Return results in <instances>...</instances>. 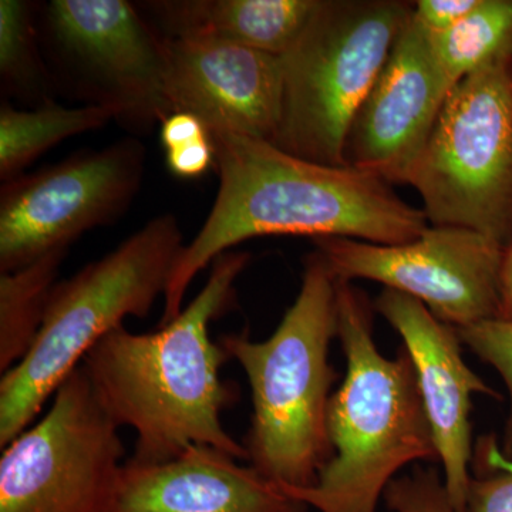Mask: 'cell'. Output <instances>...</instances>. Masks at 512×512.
Instances as JSON below:
<instances>
[{"mask_svg":"<svg viewBox=\"0 0 512 512\" xmlns=\"http://www.w3.org/2000/svg\"><path fill=\"white\" fill-rule=\"evenodd\" d=\"M210 137L220 187L204 225L175 261L160 326L183 311L195 276L248 239L303 235L400 245L429 228L424 211L376 175L303 160L256 138Z\"/></svg>","mask_w":512,"mask_h":512,"instance_id":"1","label":"cell"},{"mask_svg":"<svg viewBox=\"0 0 512 512\" xmlns=\"http://www.w3.org/2000/svg\"><path fill=\"white\" fill-rule=\"evenodd\" d=\"M249 261L248 252H225L177 318L143 335L121 325L84 356L80 366L103 409L117 426L136 430L128 463H167L195 444L248 460L247 448L222 424L238 392L221 379L229 356L212 342L210 325L231 306Z\"/></svg>","mask_w":512,"mask_h":512,"instance_id":"2","label":"cell"},{"mask_svg":"<svg viewBox=\"0 0 512 512\" xmlns=\"http://www.w3.org/2000/svg\"><path fill=\"white\" fill-rule=\"evenodd\" d=\"M336 306L348 367L329 403L335 456L313 487L282 488L320 512H376L403 467L439 456L409 353L402 348L389 359L379 352L369 301L350 282L338 279Z\"/></svg>","mask_w":512,"mask_h":512,"instance_id":"3","label":"cell"},{"mask_svg":"<svg viewBox=\"0 0 512 512\" xmlns=\"http://www.w3.org/2000/svg\"><path fill=\"white\" fill-rule=\"evenodd\" d=\"M336 298L338 279L316 252L306 259L298 298L271 338L254 342L231 333L217 340L251 386L248 460L281 487H313L335 456L328 412L336 380L329 363L330 342L338 336Z\"/></svg>","mask_w":512,"mask_h":512,"instance_id":"4","label":"cell"},{"mask_svg":"<svg viewBox=\"0 0 512 512\" xmlns=\"http://www.w3.org/2000/svg\"><path fill=\"white\" fill-rule=\"evenodd\" d=\"M183 241L175 215L163 214L72 278L57 282L35 343L0 380V447L32 426L97 342L128 316L146 318L164 298Z\"/></svg>","mask_w":512,"mask_h":512,"instance_id":"5","label":"cell"},{"mask_svg":"<svg viewBox=\"0 0 512 512\" xmlns=\"http://www.w3.org/2000/svg\"><path fill=\"white\" fill-rule=\"evenodd\" d=\"M413 9L414 2L402 0H319L281 56V116L271 144L303 160L345 167L353 117Z\"/></svg>","mask_w":512,"mask_h":512,"instance_id":"6","label":"cell"},{"mask_svg":"<svg viewBox=\"0 0 512 512\" xmlns=\"http://www.w3.org/2000/svg\"><path fill=\"white\" fill-rule=\"evenodd\" d=\"M403 184L419 192L433 227L512 244V59L484 67L448 93Z\"/></svg>","mask_w":512,"mask_h":512,"instance_id":"7","label":"cell"},{"mask_svg":"<svg viewBox=\"0 0 512 512\" xmlns=\"http://www.w3.org/2000/svg\"><path fill=\"white\" fill-rule=\"evenodd\" d=\"M83 367L2 448L0 512H119L123 441Z\"/></svg>","mask_w":512,"mask_h":512,"instance_id":"8","label":"cell"},{"mask_svg":"<svg viewBox=\"0 0 512 512\" xmlns=\"http://www.w3.org/2000/svg\"><path fill=\"white\" fill-rule=\"evenodd\" d=\"M46 53L86 106L147 133L171 116L165 99V37L126 0H53L43 15Z\"/></svg>","mask_w":512,"mask_h":512,"instance_id":"9","label":"cell"},{"mask_svg":"<svg viewBox=\"0 0 512 512\" xmlns=\"http://www.w3.org/2000/svg\"><path fill=\"white\" fill-rule=\"evenodd\" d=\"M146 171V147L124 138L101 150L5 181L0 190V274L67 251L90 229L119 220Z\"/></svg>","mask_w":512,"mask_h":512,"instance_id":"10","label":"cell"},{"mask_svg":"<svg viewBox=\"0 0 512 512\" xmlns=\"http://www.w3.org/2000/svg\"><path fill=\"white\" fill-rule=\"evenodd\" d=\"M313 241L339 281L379 282L417 299L453 328L498 316L505 248L476 231L429 225L400 245L338 237Z\"/></svg>","mask_w":512,"mask_h":512,"instance_id":"11","label":"cell"},{"mask_svg":"<svg viewBox=\"0 0 512 512\" xmlns=\"http://www.w3.org/2000/svg\"><path fill=\"white\" fill-rule=\"evenodd\" d=\"M451 89L429 35L412 15L353 117L346 137V165L386 183L403 184Z\"/></svg>","mask_w":512,"mask_h":512,"instance_id":"12","label":"cell"},{"mask_svg":"<svg viewBox=\"0 0 512 512\" xmlns=\"http://www.w3.org/2000/svg\"><path fill=\"white\" fill-rule=\"evenodd\" d=\"M165 60L171 114H192L210 136L272 143L281 116V57L229 43L165 37Z\"/></svg>","mask_w":512,"mask_h":512,"instance_id":"13","label":"cell"},{"mask_svg":"<svg viewBox=\"0 0 512 512\" xmlns=\"http://www.w3.org/2000/svg\"><path fill=\"white\" fill-rule=\"evenodd\" d=\"M376 308L403 338L443 464L448 498L454 512H466L471 483V396L498 394L464 362L456 329L437 319L423 303L384 289Z\"/></svg>","mask_w":512,"mask_h":512,"instance_id":"14","label":"cell"},{"mask_svg":"<svg viewBox=\"0 0 512 512\" xmlns=\"http://www.w3.org/2000/svg\"><path fill=\"white\" fill-rule=\"evenodd\" d=\"M211 446L161 464L124 463L119 512H306L252 466Z\"/></svg>","mask_w":512,"mask_h":512,"instance_id":"15","label":"cell"},{"mask_svg":"<svg viewBox=\"0 0 512 512\" xmlns=\"http://www.w3.org/2000/svg\"><path fill=\"white\" fill-rule=\"evenodd\" d=\"M319 0H154L141 3L168 39L229 43L284 56L311 20Z\"/></svg>","mask_w":512,"mask_h":512,"instance_id":"16","label":"cell"},{"mask_svg":"<svg viewBox=\"0 0 512 512\" xmlns=\"http://www.w3.org/2000/svg\"><path fill=\"white\" fill-rule=\"evenodd\" d=\"M114 120L97 106L64 107L49 100L30 110L0 107V177H19L28 165L67 138L99 130Z\"/></svg>","mask_w":512,"mask_h":512,"instance_id":"17","label":"cell"},{"mask_svg":"<svg viewBox=\"0 0 512 512\" xmlns=\"http://www.w3.org/2000/svg\"><path fill=\"white\" fill-rule=\"evenodd\" d=\"M67 251L42 256L25 268L0 275V372L18 365L37 338L47 301Z\"/></svg>","mask_w":512,"mask_h":512,"instance_id":"18","label":"cell"},{"mask_svg":"<svg viewBox=\"0 0 512 512\" xmlns=\"http://www.w3.org/2000/svg\"><path fill=\"white\" fill-rule=\"evenodd\" d=\"M429 39L441 73L454 87L484 67L512 59V0H480L457 26Z\"/></svg>","mask_w":512,"mask_h":512,"instance_id":"19","label":"cell"},{"mask_svg":"<svg viewBox=\"0 0 512 512\" xmlns=\"http://www.w3.org/2000/svg\"><path fill=\"white\" fill-rule=\"evenodd\" d=\"M33 9L25 0L0 2V76L3 89L37 107L50 100L55 83L42 59Z\"/></svg>","mask_w":512,"mask_h":512,"instance_id":"20","label":"cell"},{"mask_svg":"<svg viewBox=\"0 0 512 512\" xmlns=\"http://www.w3.org/2000/svg\"><path fill=\"white\" fill-rule=\"evenodd\" d=\"M456 332L460 342L483 362L495 367L507 384L511 407L504 430V453L512 457V320H483L476 325L457 328Z\"/></svg>","mask_w":512,"mask_h":512,"instance_id":"21","label":"cell"},{"mask_svg":"<svg viewBox=\"0 0 512 512\" xmlns=\"http://www.w3.org/2000/svg\"><path fill=\"white\" fill-rule=\"evenodd\" d=\"M384 500L394 512H454L436 470L417 468L410 476L393 480L384 491Z\"/></svg>","mask_w":512,"mask_h":512,"instance_id":"22","label":"cell"},{"mask_svg":"<svg viewBox=\"0 0 512 512\" xmlns=\"http://www.w3.org/2000/svg\"><path fill=\"white\" fill-rule=\"evenodd\" d=\"M480 0H417L413 18L429 35H441L466 19Z\"/></svg>","mask_w":512,"mask_h":512,"instance_id":"23","label":"cell"},{"mask_svg":"<svg viewBox=\"0 0 512 512\" xmlns=\"http://www.w3.org/2000/svg\"><path fill=\"white\" fill-rule=\"evenodd\" d=\"M466 512H512V470L487 478H471Z\"/></svg>","mask_w":512,"mask_h":512,"instance_id":"24","label":"cell"},{"mask_svg":"<svg viewBox=\"0 0 512 512\" xmlns=\"http://www.w3.org/2000/svg\"><path fill=\"white\" fill-rule=\"evenodd\" d=\"M167 165L178 178H200L215 165V147L211 137L167 151Z\"/></svg>","mask_w":512,"mask_h":512,"instance_id":"25","label":"cell"},{"mask_svg":"<svg viewBox=\"0 0 512 512\" xmlns=\"http://www.w3.org/2000/svg\"><path fill=\"white\" fill-rule=\"evenodd\" d=\"M208 137L207 127L190 113H173L161 124L160 138L165 151Z\"/></svg>","mask_w":512,"mask_h":512,"instance_id":"26","label":"cell"},{"mask_svg":"<svg viewBox=\"0 0 512 512\" xmlns=\"http://www.w3.org/2000/svg\"><path fill=\"white\" fill-rule=\"evenodd\" d=\"M497 318L512 320V244L504 249L500 274V309Z\"/></svg>","mask_w":512,"mask_h":512,"instance_id":"27","label":"cell"}]
</instances>
